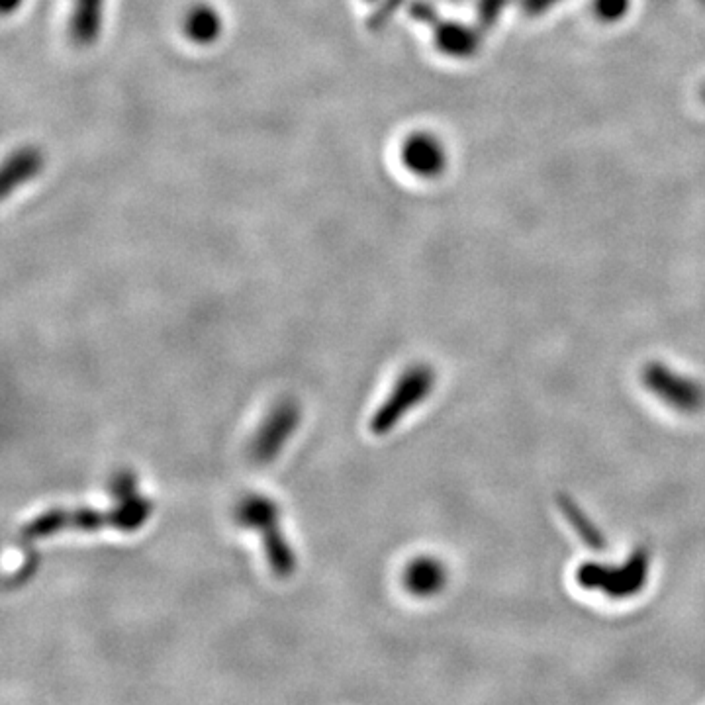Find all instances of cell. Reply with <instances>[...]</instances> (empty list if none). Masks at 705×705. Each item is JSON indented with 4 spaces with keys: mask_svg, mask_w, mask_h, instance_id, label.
Returning <instances> with one entry per match:
<instances>
[{
    "mask_svg": "<svg viewBox=\"0 0 705 705\" xmlns=\"http://www.w3.org/2000/svg\"><path fill=\"white\" fill-rule=\"evenodd\" d=\"M44 167H46V155L42 153V149H38L34 145H26V147H20L18 151H14L4 161L2 171H0L2 198H8L22 185L36 179L44 171Z\"/></svg>",
    "mask_w": 705,
    "mask_h": 705,
    "instance_id": "obj_8",
    "label": "cell"
},
{
    "mask_svg": "<svg viewBox=\"0 0 705 705\" xmlns=\"http://www.w3.org/2000/svg\"><path fill=\"white\" fill-rule=\"evenodd\" d=\"M404 588L416 598H433L447 584V568L433 557H418L406 566Z\"/></svg>",
    "mask_w": 705,
    "mask_h": 705,
    "instance_id": "obj_9",
    "label": "cell"
},
{
    "mask_svg": "<svg viewBox=\"0 0 705 705\" xmlns=\"http://www.w3.org/2000/svg\"><path fill=\"white\" fill-rule=\"evenodd\" d=\"M400 2H402V0H384V2H380V4L376 6L375 12L371 14L369 26H371L373 30L382 28V26L390 20V16L396 12V8L400 6Z\"/></svg>",
    "mask_w": 705,
    "mask_h": 705,
    "instance_id": "obj_15",
    "label": "cell"
},
{
    "mask_svg": "<svg viewBox=\"0 0 705 705\" xmlns=\"http://www.w3.org/2000/svg\"><path fill=\"white\" fill-rule=\"evenodd\" d=\"M631 0H594V14L606 24H615L629 14Z\"/></svg>",
    "mask_w": 705,
    "mask_h": 705,
    "instance_id": "obj_14",
    "label": "cell"
},
{
    "mask_svg": "<svg viewBox=\"0 0 705 705\" xmlns=\"http://www.w3.org/2000/svg\"><path fill=\"white\" fill-rule=\"evenodd\" d=\"M235 519L243 527L259 531L265 543V555L271 570L279 578H288L296 568V559H294V553L290 551V545L284 539L277 504L271 498H265L259 494L245 496L237 504Z\"/></svg>",
    "mask_w": 705,
    "mask_h": 705,
    "instance_id": "obj_3",
    "label": "cell"
},
{
    "mask_svg": "<svg viewBox=\"0 0 705 705\" xmlns=\"http://www.w3.org/2000/svg\"><path fill=\"white\" fill-rule=\"evenodd\" d=\"M104 20V0H75L71 14V38L77 46L89 47L100 38Z\"/></svg>",
    "mask_w": 705,
    "mask_h": 705,
    "instance_id": "obj_10",
    "label": "cell"
},
{
    "mask_svg": "<svg viewBox=\"0 0 705 705\" xmlns=\"http://www.w3.org/2000/svg\"><path fill=\"white\" fill-rule=\"evenodd\" d=\"M651 572L649 547H637L633 555L619 564L584 563L576 570V582L584 590L600 592L610 600H629L641 594Z\"/></svg>",
    "mask_w": 705,
    "mask_h": 705,
    "instance_id": "obj_2",
    "label": "cell"
},
{
    "mask_svg": "<svg viewBox=\"0 0 705 705\" xmlns=\"http://www.w3.org/2000/svg\"><path fill=\"white\" fill-rule=\"evenodd\" d=\"M369 2H376V0H369Z\"/></svg>",
    "mask_w": 705,
    "mask_h": 705,
    "instance_id": "obj_18",
    "label": "cell"
},
{
    "mask_svg": "<svg viewBox=\"0 0 705 705\" xmlns=\"http://www.w3.org/2000/svg\"><path fill=\"white\" fill-rule=\"evenodd\" d=\"M702 98H704V102H705V85H704V89H702Z\"/></svg>",
    "mask_w": 705,
    "mask_h": 705,
    "instance_id": "obj_17",
    "label": "cell"
},
{
    "mask_svg": "<svg viewBox=\"0 0 705 705\" xmlns=\"http://www.w3.org/2000/svg\"><path fill=\"white\" fill-rule=\"evenodd\" d=\"M112 494L120 500V506L114 510H49L26 523L20 533L26 539H40L65 529L96 531L102 527H114L126 533L140 529L151 516V502L138 494L136 478L130 472H120L112 482Z\"/></svg>",
    "mask_w": 705,
    "mask_h": 705,
    "instance_id": "obj_1",
    "label": "cell"
},
{
    "mask_svg": "<svg viewBox=\"0 0 705 705\" xmlns=\"http://www.w3.org/2000/svg\"><path fill=\"white\" fill-rule=\"evenodd\" d=\"M435 44L453 57H467L476 51V36L459 24L439 22L435 26Z\"/></svg>",
    "mask_w": 705,
    "mask_h": 705,
    "instance_id": "obj_13",
    "label": "cell"
},
{
    "mask_svg": "<svg viewBox=\"0 0 705 705\" xmlns=\"http://www.w3.org/2000/svg\"><path fill=\"white\" fill-rule=\"evenodd\" d=\"M557 504H559L564 517L568 519V523L572 525V529L576 531V535L584 541V545H588L592 551L606 549V537H604L602 529L574 502V498H570L564 492H559Z\"/></svg>",
    "mask_w": 705,
    "mask_h": 705,
    "instance_id": "obj_11",
    "label": "cell"
},
{
    "mask_svg": "<svg viewBox=\"0 0 705 705\" xmlns=\"http://www.w3.org/2000/svg\"><path fill=\"white\" fill-rule=\"evenodd\" d=\"M643 382L658 400L680 414L694 416L705 410L704 386L662 363H649L643 371Z\"/></svg>",
    "mask_w": 705,
    "mask_h": 705,
    "instance_id": "obj_5",
    "label": "cell"
},
{
    "mask_svg": "<svg viewBox=\"0 0 705 705\" xmlns=\"http://www.w3.org/2000/svg\"><path fill=\"white\" fill-rule=\"evenodd\" d=\"M300 422V408L292 400L279 402L259 427L251 443V459L257 465L273 463Z\"/></svg>",
    "mask_w": 705,
    "mask_h": 705,
    "instance_id": "obj_6",
    "label": "cell"
},
{
    "mask_svg": "<svg viewBox=\"0 0 705 705\" xmlns=\"http://www.w3.org/2000/svg\"><path fill=\"white\" fill-rule=\"evenodd\" d=\"M22 2H24V0H2V12H4V16L16 12V10L22 6Z\"/></svg>",
    "mask_w": 705,
    "mask_h": 705,
    "instance_id": "obj_16",
    "label": "cell"
},
{
    "mask_svg": "<svg viewBox=\"0 0 705 705\" xmlns=\"http://www.w3.org/2000/svg\"><path fill=\"white\" fill-rule=\"evenodd\" d=\"M183 30H185L188 40H192L194 44L206 46V44H212L220 38L222 18L212 6L198 4L188 10Z\"/></svg>",
    "mask_w": 705,
    "mask_h": 705,
    "instance_id": "obj_12",
    "label": "cell"
},
{
    "mask_svg": "<svg viewBox=\"0 0 705 705\" xmlns=\"http://www.w3.org/2000/svg\"><path fill=\"white\" fill-rule=\"evenodd\" d=\"M435 386V373L429 365H414L406 369L398 378L396 386L392 388L390 396L380 404L369 422V429L373 435H386L392 431L400 420L412 412Z\"/></svg>",
    "mask_w": 705,
    "mask_h": 705,
    "instance_id": "obj_4",
    "label": "cell"
},
{
    "mask_svg": "<svg viewBox=\"0 0 705 705\" xmlns=\"http://www.w3.org/2000/svg\"><path fill=\"white\" fill-rule=\"evenodd\" d=\"M400 159L412 175L437 179L447 167V149L433 134L416 132L402 143Z\"/></svg>",
    "mask_w": 705,
    "mask_h": 705,
    "instance_id": "obj_7",
    "label": "cell"
}]
</instances>
